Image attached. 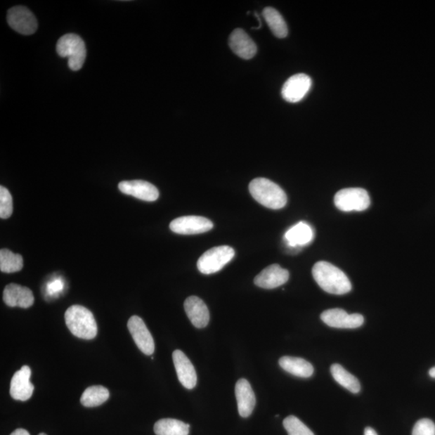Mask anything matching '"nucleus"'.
<instances>
[{
    "mask_svg": "<svg viewBox=\"0 0 435 435\" xmlns=\"http://www.w3.org/2000/svg\"><path fill=\"white\" fill-rule=\"evenodd\" d=\"M30 377L31 370L27 365L14 374L10 385V394L13 399L25 401L31 398L34 385L30 382Z\"/></svg>",
    "mask_w": 435,
    "mask_h": 435,
    "instance_id": "13",
    "label": "nucleus"
},
{
    "mask_svg": "<svg viewBox=\"0 0 435 435\" xmlns=\"http://www.w3.org/2000/svg\"><path fill=\"white\" fill-rule=\"evenodd\" d=\"M24 267V260L20 254H15L8 249L0 251V271L5 273L19 272Z\"/></svg>",
    "mask_w": 435,
    "mask_h": 435,
    "instance_id": "26",
    "label": "nucleus"
},
{
    "mask_svg": "<svg viewBox=\"0 0 435 435\" xmlns=\"http://www.w3.org/2000/svg\"><path fill=\"white\" fill-rule=\"evenodd\" d=\"M109 390L102 385H95L87 388L81 396V403L85 407H96L101 405L108 400Z\"/></svg>",
    "mask_w": 435,
    "mask_h": 435,
    "instance_id": "25",
    "label": "nucleus"
},
{
    "mask_svg": "<svg viewBox=\"0 0 435 435\" xmlns=\"http://www.w3.org/2000/svg\"><path fill=\"white\" fill-rule=\"evenodd\" d=\"M429 377L435 379V367L432 368L431 370L429 371Z\"/></svg>",
    "mask_w": 435,
    "mask_h": 435,
    "instance_id": "33",
    "label": "nucleus"
},
{
    "mask_svg": "<svg viewBox=\"0 0 435 435\" xmlns=\"http://www.w3.org/2000/svg\"><path fill=\"white\" fill-rule=\"evenodd\" d=\"M169 228L180 235H196L207 233L213 228L211 220L202 216H183L173 220Z\"/></svg>",
    "mask_w": 435,
    "mask_h": 435,
    "instance_id": "7",
    "label": "nucleus"
},
{
    "mask_svg": "<svg viewBox=\"0 0 435 435\" xmlns=\"http://www.w3.org/2000/svg\"><path fill=\"white\" fill-rule=\"evenodd\" d=\"M173 361L179 382L187 389L196 387L197 374L194 365L183 351L176 350L173 353Z\"/></svg>",
    "mask_w": 435,
    "mask_h": 435,
    "instance_id": "15",
    "label": "nucleus"
},
{
    "mask_svg": "<svg viewBox=\"0 0 435 435\" xmlns=\"http://www.w3.org/2000/svg\"><path fill=\"white\" fill-rule=\"evenodd\" d=\"M119 189L125 195L146 202H154L159 197L157 187L146 181H124L119 183Z\"/></svg>",
    "mask_w": 435,
    "mask_h": 435,
    "instance_id": "12",
    "label": "nucleus"
},
{
    "mask_svg": "<svg viewBox=\"0 0 435 435\" xmlns=\"http://www.w3.org/2000/svg\"><path fill=\"white\" fill-rule=\"evenodd\" d=\"M235 396L240 415L242 417H249L255 408L257 401L251 384L247 379H240L236 383Z\"/></svg>",
    "mask_w": 435,
    "mask_h": 435,
    "instance_id": "19",
    "label": "nucleus"
},
{
    "mask_svg": "<svg viewBox=\"0 0 435 435\" xmlns=\"http://www.w3.org/2000/svg\"><path fill=\"white\" fill-rule=\"evenodd\" d=\"M38 435H47V434H44V433H41V434H38Z\"/></svg>",
    "mask_w": 435,
    "mask_h": 435,
    "instance_id": "34",
    "label": "nucleus"
},
{
    "mask_svg": "<svg viewBox=\"0 0 435 435\" xmlns=\"http://www.w3.org/2000/svg\"><path fill=\"white\" fill-rule=\"evenodd\" d=\"M63 290V283L60 282V280H55V282L52 283L51 285L48 286V291L51 292V294L57 293V292Z\"/></svg>",
    "mask_w": 435,
    "mask_h": 435,
    "instance_id": "30",
    "label": "nucleus"
},
{
    "mask_svg": "<svg viewBox=\"0 0 435 435\" xmlns=\"http://www.w3.org/2000/svg\"><path fill=\"white\" fill-rule=\"evenodd\" d=\"M251 195L260 204L273 210H279L287 203V195L273 181L264 178H258L249 184Z\"/></svg>",
    "mask_w": 435,
    "mask_h": 435,
    "instance_id": "3",
    "label": "nucleus"
},
{
    "mask_svg": "<svg viewBox=\"0 0 435 435\" xmlns=\"http://www.w3.org/2000/svg\"><path fill=\"white\" fill-rule=\"evenodd\" d=\"M313 239V231L311 226L300 222L290 228L285 234L286 243L291 247L309 245Z\"/></svg>",
    "mask_w": 435,
    "mask_h": 435,
    "instance_id": "20",
    "label": "nucleus"
},
{
    "mask_svg": "<svg viewBox=\"0 0 435 435\" xmlns=\"http://www.w3.org/2000/svg\"><path fill=\"white\" fill-rule=\"evenodd\" d=\"M335 205L344 212H363L370 206V197L362 188H346L337 192L334 198Z\"/></svg>",
    "mask_w": 435,
    "mask_h": 435,
    "instance_id": "6",
    "label": "nucleus"
},
{
    "mask_svg": "<svg viewBox=\"0 0 435 435\" xmlns=\"http://www.w3.org/2000/svg\"><path fill=\"white\" fill-rule=\"evenodd\" d=\"M185 311L190 322L197 328H204L210 321V313L208 308L200 297H189L185 301Z\"/></svg>",
    "mask_w": 435,
    "mask_h": 435,
    "instance_id": "18",
    "label": "nucleus"
},
{
    "mask_svg": "<svg viewBox=\"0 0 435 435\" xmlns=\"http://www.w3.org/2000/svg\"><path fill=\"white\" fill-rule=\"evenodd\" d=\"M229 46L238 56L245 60L254 58L257 52L255 42L241 29H236L231 33Z\"/></svg>",
    "mask_w": 435,
    "mask_h": 435,
    "instance_id": "17",
    "label": "nucleus"
},
{
    "mask_svg": "<svg viewBox=\"0 0 435 435\" xmlns=\"http://www.w3.org/2000/svg\"><path fill=\"white\" fill-rule=\"evenodd\" d=\"M279 365L285 372L302 378L311 377L315 371L311 363L299 357H282L279 360Z\"/></svg>",
    "mask_w": 435,
    "mask_h": 435,
    "instance_id": "21",
    "label": "nucleus"
},
{
    "mask_svg": "<svg viewBox=\"0 0 435 435\" xmlns=\"http://www.w3.org/2000/svg\"><path fill=\"white\" fill-rule=\"evenodd\" d=\"M330 372H332L335 381L338 382L341 387L349 390L352 394L360 392L361 387L359 381L356 377L344 370V367L338 365V363H335L330 367Z\"/></svg>",
    "mask_w": 435,
    "mask_h": 435,
    "instance_id": "24",
    "label": "nucleus"
},
{
    "mask_svg": "<svg viewBox=\"0 0 435 435\" xmlns=\"http://www.w3.org/2000/svg\"><path fill=\"white\" fill-rule=\"evenodd\" d=\"M321 319L334 328L355 329L362 326L365 318L360 313H349L342 309H330L322 313Z\"/></svg>",
    "mask_w": 435,
    "mask_h": 435,
    "instance_id": "11",
    "label": "nucleus"
},
{
    "mask_svg": "<svg viewBox=\"0 0 435 435\" xmlns=\"http://www.w3.org/2000/svg\"><path fill=\"white\" fill-rule=\"evenodd\" d=\"M57 52L60 57L68 58L70 70L78 71L84 65L86 57V48L84 40L73 33L60 38L57 44Z\"/></svg>",
    "mask_w": 435,
    "mask_h": 435,
    "instance_id": "4",
    "label": "nucleus"
},
{
    "mask_svg": "<svg viewBox=\"0 0 435 435\" xmlns=\"http://www.w3.org/2000/svg\"><path fill=\"white\" fill-rule=\"evenodd\" d=\"M289 278L288 271L280 267L279 264H272L257 275L254 283L258 287L272 290L285 284Z\"/></svg>",
    "mask_w": 435,
    "mask_h": 435,
    "instance_id": "14",
    "label": "nucleus"
},
{
    "mask_svg": "<svg viewBox=\"0 0 435 435\" xmlns=\"http://www.w3.org/2000/svg\"><path fill=\"white\" fill-rule=\"evenodd\" d=\"M10 435H30V434L25 429H18Z\"/></svg>",
    "mask_w": 435,
    "mask_h": 435,
    "instance_id": "31",
    "label": "nucleus"
},
{
    "mask_svg": "<svg viewBox=\"0 0 435 435\" xmlns=\"http://www.w3.org/2000/svg\"><path fill=\"white\" fill-rule=\"evenodd\" d=\"M65 320L74 337L87 340L96 337L98 327L95 317L86 307L79 305L70 306L65 311Z\"/></svg>",
    "mask_w": 435,
    "mask_h": 435,
    "instance_id": "2",
    "label": "nucleus"
},
{
    "mask_svg": "<svg viewBox=\"0 0 435 435\" xmlns=\"http://www.w3.org/2000/svg\"><path fill=\"white\" fill-rule=\"evenodd\" d=\"M311 86L312 80L309 76L305 74L293 75L285 82L282 96L289 103L300 102L309 92Z\"/></svg>",
    "mask_w": 435,
    "mask_h": 435,
    "instance_id": "10",
    "label": "nucleus"
},
{
    "mask_svg": "<svg viewBox=\"0 0 435 435\" xmlns=\"http://www.w3.org/2000/svg\"><path fill=\"white\" fill-rule=\"evenodd\" d=\"M263 16L275 37L285 38L288 35V27L283 15L273 8H266L263 11Z\"/></svg>",
    "mask_w": 435,
    "mask_h": 435,
    "instance_id": "23",
    "label": "nucleus"
},
{
    "mask_svg": "<svg viewBox=\"0 0 435 435\" xmlns=\"http://www.w3.org/2000/svg\"><path fill=\"white\" fill-rule=\"evenodd\" d=\"M412 435H435V424L428 418L416 422Z\"/></svg>",
    "mask_w": 435,
    "mask_h": 435,
    "instance_id": "29",
    "label": "nucleus"
},
{
    "mask_svg": "<svg viewBox=\"0 0 435 435\" xmlns=\"http://www.w3.org/2000/svg\"><path fill=\"white\" fill-rule=\"evenodd\" d=\"M365 435H378L375 429L372 427H366L365 429Z\"/></svg>",
    "mask_w": 435,
    "mask_h": 435,
    "instance_id": "32",
    "label": "nucleus"
},
{
    "mask_svg": "<svg viewBox=\"0 0 435 435\" xmlns=\"http://www.w3.org/2000/svg\"><path fill=\"white\" fill-rule=\"evenodd\" d=\"M235 251L229 246L214 247L198 259L197 267L203 274H213L220 271L233 260Z\"/></svg>",
    "mask_w": 435,
    "mask_h": 435,
    "instance_id": "5",
    "label": "nucleus"
},
{
    "mask_svg": "<svg viewBox=\"0 0 435 435\" xmlns=\"http://www.w3.org/2000/svg\"><path fill=\"white\" fill-rule=\"evenodd\" d=\"M5 304L10 307L27 308L34 304V296L30 289L18 284H9L5 287L3 296Z\"/></svg>",
    "mask_w": 435,
    "mask_h": 435,
    "instance_id": "16",
    "label": "nucleus"
},
{
    "mask_svg": "<svg viewBox=\"0 0 435 435\" xmlns=\"http://www.w3.org/2000/svg\"><path fill=\"white\" fill-rule=\"evenodd\" d=\"M157 435H189L190 425L174 418H163L154 425Z\"/></svg>",
    "mask_w": 435,
    "mask_h": 435,
    "instance_id": "22",
    "label": "nucleus"
},
{
    "mask_svg": "<svg viewBox=\"0 0 435 435\" xmlns=\"http://www.w3.org/2000/svg\"><path fill=\"white\" fill-rule=\"evenodd\" d=\"M128 328L132 339L143 353L147 356L152 355L155 351V344L142 318L136 316L131 317L128 322Z\"/></svg>",
    "mask_w": 435,
    "mask_h": 435,
    "instance_id": "9",
    "label": "nucleus"
},
{
    "mask_svg": "<svg viewBox=\"0 0 435 435\" xmlns=\"http://www.w3.org/2000/svg\"><path fill=\"white\" fill-rule=\"evenodd\" d=\"M313 279L327 293L343 295L349 293L352 286L346 275L327 261H318L312 269Z\"/></svg>",
    "mask_w": 435,
    "mask_h": 435,
    "instance_id": "1",
    "label": "nucleus"
},
{
    "mask_svg": "<svg viewBox=\"0 0 435 435\" xmlns=\"http://www.w3.org/2000/svg\"><path fill=\"white\" fill-rule=\"evenodd\" d=\"M13 202L12 195L4 186H0V217L8 219L12 216Z\"/></svg>",
    "mask_w": 435,
    "mask_h": 435,
    "instance_id": "28",
    "label": "nucleus"
},
{
    "mask_svg": "<svg viewBox=\"0 0 435 435\" xmlns=\"http://www.w3.org/2000/svg\"><path fill=\"white\" fill-rule=\"evenodd\" d=\"M283 426L289 435H315L304 422L295 416H289L283 422Z\"/></svg>",
    "mask_w": 435,
    "mask_h": 435,
    "instance_id": "27",
    "label": "nucleus"
},
{
    "mask_svg": "<svg viewBox=\"0 0 435 435\" xmlns=\"http://www.w3.org/2000/svg\"><path fill=\"white\" fill-rule=\"evenodd\" d=\"M8 22L12 29L23 35H32L37 30V20L30 10L23 6L9 9Z\"/></svg>",
    "mask_w": 435,
    "mask_h": 435,
    "instance_id": "8",
    "label": "nucleus"
}]
</instances>
